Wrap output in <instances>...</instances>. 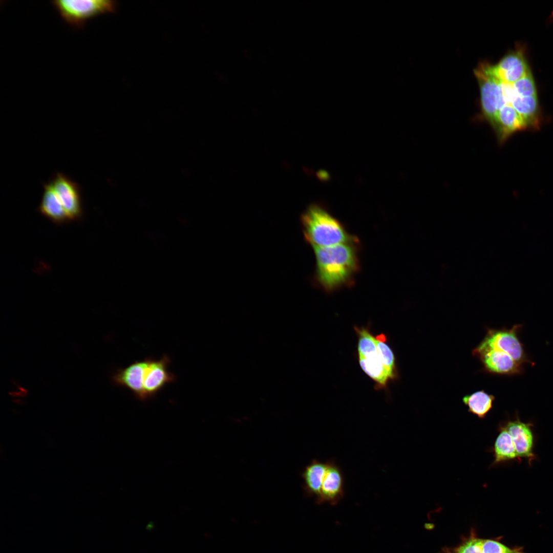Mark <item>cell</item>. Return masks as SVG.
Wrapping results in <instances>:
<instances>
[{
    "label": "cell",
    "mask_w": 553,
    "mask_h": 553,
    "mask_svg": "<svg viewBox=\"0 0 553 553\" xmlns=\"http://www.w3.org/2000/svg\"><path fill=\"white\" fill-rule=\"evenodd\" d=\"M475 73L479 82L483 114L494 129L498 113L505 105L500 82L482 66Z\"/></svg>",
    "instance_id": "obj_5"
},
{
    "label": "cell",
    "mask_w": 553,
    "mask_h": 553,
    "mask_svg": "<svg viewBox=\"0 0 553 553\" xmlns=\"http://www.w3.org/2000/svg\"><path fill=\"white\" fill-rule=\"evenodd\" d=\"M344 479L342 470L334 460L327 461V468L316 502L337 504L344 495Z\"/></svg>",
    "instance_id": "obj_9"
},
{
    "label": "cell",
    "mask_w": 553,
    "mask_h": 553,
    "mask_svg": "<svg viewBox=\"0 0 553 553\" xmlns=\"http://www.w3.org/2000/svg\"><path fill=\"white\" fill-rule=\"evenodd\" d=\"M511 105L523 118L527 127L529 126L537 127L538 103L537 96H517Z\"/></svg>",
    "instance_id": "obj_18"
},
{
    "label": "cell",
    "mask_w": 553,
    "mask_h": 553,
    "mask_svg": "<svg viewBox=\"0 0 553 553\" xmlns=\"http://www.w3.org/2000/svg\"><path fill=\"white\" fill-rule=\"evenodd\" d=\"M327 468V462L313 459L302 474L304 488L308 496H318L323 480Z\"/></svg>",
    "instance_id": "obj_16"
},
{
    "label": "cell",
    "mask_w": 553,
    "mask_h": 553,
    "mask_svg": "<svg viewBox=\"0 0 553 553\" xmlns=\"http://www.w3.org/2000/svg\"><path fill=\"white\" fill-rule=\"evenodd\" d=\"M301 223L304 238L312 248L333 246L356 237L320 204L309 205L302 215Z\"/></svg>",
    "instance_id": "obj_2"
},
{
    "label": "cell",
    "mask_w": 553,
    "mask_h": 553,
    "mask_svg": "<svg viewBox=\"0 0 553 553\" xmlns=\"http://www.w3.org/2000/svg\"><path fill=\"white\" fill-rule=\"evenodd\" d=\"M520 327L517 325L509 329L486 328L483 339L477 347L490 350L500 358L513 359L522 365L528 359L518 336Z\"/></svg>",
    "instance_id": "obj_3"
},
{
    "label": "cell",
    "mask_w": 553,
    "mask_h": 553,
    "mask_svg": "<svg viewBox=\"0 0 553 553\" xmlns=\"http://www.w3.org/2000/svg\"><path fill=\"white\" fill-rule=\"evenodd\" d=\"M52 4L69 24L81 28L90 19L113 11L115 3L108 0H56Z\"/></svg>",
    "instance_id": "obj_4"
},
{
    "label": "cell",
    "mask_w": 553,
    "mask_h": 553,
    "mask_svg": "<svg viewBox=\"0 0 553 553\" xmlns=\"http://www.w3.org/2000/svg\"><path fill=\"white\" fill-rule=\"evenodd\" d=\"M359 366L363 371L376 384V389H384L390 380L395 379L382 364L378 351L358 355Z\"/></svg>",
    "instance_id": "obj_14"
},
{
    "label": "cell",
    "mask_w": 553,
    "mask_h": 553,
    "mask_svg": "<svg viewBox=\"0 0 553 553\" xmlns=\"http://www.w3.org/2000/svg\"><path fill=\"white\" fill-rule=\"evenodd\" d=\"M479 553H482L481 548V540H480V550Z\"/></svg>",
    "instance_id": "obj_21"
},
{
    "label": "cell",
    "mask_w": 553,
    "mask_h": 553,
    "mask_svg": "<svg viewBox=\"0 0 553 553\" xmlns=\"http://www.w3.org/2000/svg\"><path fill=\"white\" fill-rule=\"evenodd\" d=\"M503 426L511 436L519 458L524 457L530 463L535 456L533 451L534 436L531 426L521 421L519 418L508 420Z\"/></svg>",
    "instance_id": "obj_11"
},
{
    "label": "cell",
    "mask_w": 553,
    "mask_h": 553,
    "mask_svg": "<svg viewBox=\"0 0 553 553\" xmlns=\"http://www.w3.org/2000/svg\"><path fill=\"white\" fill-rule=\"evenodd\" d=\"M482 66L487 72L499 81L511 84L515 83L529 71L520 52L506 55L495 66Z\"/></svg>",
    "instance_id": "obj_8"
},
{
    "label": "cell",
    "mask_w": 553,
    "mask_h": 553,
    "mask_svg": "<svg viewBox=\"0 0 553 553\" xmlns=\"http://www.w3.org/2000/svg\"><path fill=\"white\" fill-rule=\"evenodd\" d=\"M315 260L313 283L332 293L351 287L360 270L359 241L357 237L339 244L312 248Z\"/></svg>",
    "instance_id": "obj_1"
},
{
    "label": "cell",
    "mask_w": 553,
    "mask_h": 553,
    "mask_svg": "<svg viewBox=\"0 0 553 553\" xmlns=\"http://www.w3.org/2000/svg\"><path fill=\"white\" fill-rule=\"evenodd\" d=\"M146 365L143 375L142 401L154 397L167 385L176 380V376L168 371L169 357L164 354L160 359L146 357Z\"/></svg>",
    "instance_id": "obj_6"
},
{
    "label": "cell",
    "mask_w": 553,
    "mask_h": 553,
    "mask_svg": "<svg viewBox=\"0 0 553 553\" xmlns=\"http://www.w3.org/2000/svg\"><path fill=\"white\" fill-rule=\"evenodd\" d=\"M375 341L378 354L382 364L389 371L394 379L398 377V372L395 363L394 354L386 343L385 335L381 333L375 337Z\"/></svg>",
    "instance_id": "obj_19"
},
{
    "label": "cell",
    "mask_w": 553,
    "mask_h": 553,
    "mask_svg": "<svg viewBox=\"0 0 553 553\" xmlns=\"http://www.w3.org/2000/svg\"><path fill=\"white\" fill-rule=\"evenodd\" d=\"M57 195L70 220H79L83 216L81 190L79 185L63 173H55L49 182Z\"/></svg>",
    "instance_id": "obj_7"
},
{
    "label": "cell",
    "mask_w": 553,
    "mask_h": 553,
    "mask_svg": "<svg viewBox=\"0 0 553 553\" xmlns=\"http://www.w3.org/2000/svg\"><path fill=\"white\" fill-rule=\"evenodd\" d=\"M513 85L517 96H537L535 84L530 71Z\"/></svg>",
    "instance_id": "obj_20"
},
{
    "label": "cell",
    "mask_w": 553,
    "mask_h": 553,
    "mask_svg": "<svg viewBox=\"0 0 553 553\" xmlns=\"http://www.w3.org/2000/svg\"><path fill=\"white\" fill-rule=\"evenodd\" d=\"M495 397L484 390L476 391L463 396L462 401L468 412L479 419H484L493 408Z\"/></svg>",
    "instance_id": "obj_17"
},
{
    "label": "cell",
    "mask_w": 553,
    "mask_h": 553,
    "mask_svg": "<svg viewBox=\"0 0 553 553\" xmlns=\"http://www.w3.org/2000/svg\"><path fill=\"white\" fill-rule=\"evenodd\" d=\"M499 433L493 446L488 450L492 452L494 460L491 465L493 467L500 463L518 459L512 438L505 427L500 424L498 426Z\"/></svg>",
    "instance_id": "obj_15"
},
{
    "label": "cell",
    "mask_w": 553,
    "mask_h": 553,
    "mask_svg": "<svg viewBox=\"0 0 553 553\" xmlns=\"http://www.w3.org/2000/svg\"><path fill=\"white\" fill-rule=\"evenodd\" d=\"M527 127L523 118L509 104H505L499 111L494 129L500 143H502L514 133Z\"/></svg>",
    "instance_id": "obj_12"
},
{
    "label": "cell",
    "mask_w": 553,
    "mask_h": 553,
    "mask_svg": "<svg viewBox=\"0 0 553 553\" xmlns=\"http://www.w3.org/2000/svg\"><path fill=\"white\" fill-rule=\"evenodd\" d=\"M146 358L137 360L123 368H119L112 375L113 384L129 390L136 398L142 401L143 375Z\"/></svg>",
    "instance_id": "obj_10"
},
{
    "label": "cell",
    "mask_w": 553,
    "mask_h": 553,
    "mask_svg": "<svg viewBox=\"0 0 553 553\" xmlns=\"http://www.w3.org/2000/svg\"><path fill=\"white\" fill-rule=\"evenodd\" d=\"M44 192L38 211L53 223L60 225L70 221L49 182L43 184Z\"/></svg>",
    "instance_id": "obj_13"
}]
</instances>
